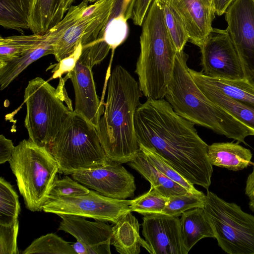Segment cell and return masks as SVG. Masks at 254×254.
<instances>
[{"instance_id":"6da1fadb","label":"cell","mask_w":254,"mask_h":254,"mask_svg":"<svg viewBox=\"0 0 254 254\" xmlns=\"http://www.w3.org/2000/svg\"><path fill=\"white\" fill-rule=\"evenodd\" d=\"M194 125L164 98L147 99L134 116L139 144L154 150L190 183L208 190L213 173L208 145Z\"/></svg>"},{"instance_id":"7a4b0ae2","label":"cell","mask_w":254,"mask_h":254,"mask_svg":"<svg viewBox=\"0 0 254 254\" xmlns=\"http://www.w3.org/2000/svg\"><path fill=\"white\" fill-rule=\"evenodd\" d=\"M107 89L104 112L97 129L99 139L111 162L128 163L139 151L134 116L143 94L138 82L120 65L111 72Z\"/></svg>"},{"instance_id":"3957f363","label":"cell","mask_w":254,"mask_h":254,"mask_svg":"<svg viewBox=\"0 0 254 254\" xmlns=\"http://www.w3.org/2000/svg\"><path fill=\"white\" fill-rule=\"evenodd\" d=\"M188 58L184 51L177 52L164 98L179 115L194 124L246 144L245 138L254 132L204 95L189 73Z\"/></svg>"},{"instance_id":"277c9868","label":"cell","mask_w":254,"mask_h":254,"mask_svg":"<svg viewBox=\"0 0 254 254\" xmlns=\"http://www.w3.org/2000/svg\"><path fill=\"white\" fill-rule=\"evenodd\" d=\"M141 26L140 52L135 70L139 88L147 99H163L178 51L158 0H152Z\"/></svg>"},{"instance_id":"5b68a950","label":"cell","mask_w":254,"mask_h":254,"mask_svg":"<svg viewBox=\"0 0 254 254\" xmlns=\"http://www.w3.org/2000/svg\"><path fill=\"white\" fill-rule=\"evenodd\" d=\"M49 151L57 162L59 173L65 175L111 162L96 127L74 110L62 124Z\"/></svg>"},{"instance_id":"8992f818","label":"cell","mask_w":254,"mask_h":254,"mask_svg":"<svg viewBox=\"0 0 254 254\" xmlns=\"http://www.w3.org/2000/svg\"><path fill=\"white\" fill-rule=\"evenodd\" d=\"M9 162L26 207L32 212L43 210L59 173L54 157L45 147L24 139L15 146Z\"/></svg>"},{"instance_id":"52a82bcc","label":"cell","mask_w":254,"mask_h":254,"mask_svg":"<svg viewBox=\"0 0 254 254\" xmlns=\"http://www.w3.org/2000/svg\"><path fill=\"white\" fill-rule=\"evenodd\" d=\"M58 93L57 89L39 77L29 80L24 90V126L29 139L48 150L62 124L72 111L64 104Z\"/></svg>"},{"instance_id":"ba28073f","label":"cell","mask_w":254,"mask_h":254,"mask_svg":"<svg viewBox=\"0 0 254 254\" xmlns=\"http://www.w3.org/2000/svg\"><path fill=\"white\" fill-rule=\"evenodd\" d=\"M219 246L229 254H254V216L207 191L204 207Z\"/></svg>"},{"instance_id":"9c48e42d","label":"cell","mask_w":254,"mask_h":254,"mask_svg":"<svg viewBox=\"0 0 254 254\" xmlns=\"http://www.w3.org/2000/svg\"><path fill=\"white\" fill-rule=\"evenodd\" d=\"M131 202V200L108 197L90 190L82 195L49 198L43 210L58 215H77L116 224L122 216L130 211Z\"/></svg>"},{"instance_id":"30bf717a","label":"cell","mask_w":254,"mask_h":254,"mask_svg":"<svg viewBox=\"0 0 254 254\" xmlns=\"http://www.w3.org/2000/svg\"><path fill=\"white\" fill-rule=\"evenodd\" d=\"M200 49L203 74L228 80L245 79L239 55L226 29L213 28Z\"/></svg>"},{"instance_id":"8fae6325","label":"cell","mask_w":254,"mask_h":254,"mask_svg":"<svg viewBox=\"0 0 254 254\" xmlns=\"http://www.w3.org/2000/svg\"><path fill=\"white\" fill-rule=\"evenodd\" d=\"M225 14L245 79L254 83V0H234Z\"/></svg>"},{"instance_id":"7c38bea8","label":"cell","mask_w":254,"mask_h":254,"mask_svg":"<svg viewBox=\"0 0 254 254\" xmlns=\"http://www.w3.org/2000/svg\"><path fill=\"white\" fill-rule=\"evenodd\" d=\"M71 175L73 179L88 189L110 198L125 199L131 197L136 189L133 175L121 164L115 162L77 171Z\"/></svg>"},{"instance_id":"4fadbf2b","label":"cell","mask_w":254,"mask_h":254,"mask_svg":"<svg viewBox=\"0 0 254 254\" xmlns=\"http://www.w3.org/2000/svg\"><path fill=\"white\" fill-rule=\"evenodd\" d=\"M58 216L62 218L59 230L70 234L76 240V242L72 245L76 254H111L112 227L104 221H90L77 215Z\"/></svg>"},{"instance_id":"5bb4252c","label":"cell","mask_w":254,"mask_h":254,"mask_svg":"<svg viewBox=\"0 0 254 254\" xmlns=\"http://www.w3.org/2000/svg\"><path fill=\"white\" fill-rule=\"evenodd\" d=\"M87 51L83 49L74 68L67 76L71 81L75 94L74 111L81 114L97 129L104 112V104L99 100Z\"/></svg>"},{"instance_id":"9a60e30c","label":"cell","mask_w":254,"mask_h":254,"mask_svg":"<svg viewBox=\"0 0 254 254\" xmlns=\"http://www.w3.org/2000/svg\"><path fill=\"white\" fill-rule=\"evenodd\" d=\"M114 0H106L92 14L80 17L67 28L56 42L54 55L60 62L72 54L79 44L82 46L95 41L104 27Z\"/></svg>"},{"instance_id":"2e32d148","label":"cell","mask_w":254,"mask_h":254,"mask_svg":"<svg viewBox=\"0 0 254 254\" xmlns=\"http://www.w3.org/2000/svg\"><path fill=\"white\" fill-rule=\"evenodd\" d=\"M142 235L151 254H187L182 242L180 218L162 213L144 215Z\"/></svg>"},{"instance_id":"e0dca14e","label":"cell","mask_w":254,"mask_h":254,"mask_svg":"<svg viewBox=\"0 0 254 254\" xmlns=\"http://www.w3.org/2000/svg\"><path fill=\"white\" fill-rule=\"evenodd\" d=\"M133 0H114L107 22L94 42L84 46L96 61L101 62L126 39L127 20L131 18Z\"/></svg>"},{"instance_id":"ac0fdd59","label":"cell","mask_w":254,"mask_h":254,"mask_svg":"<svg viewBox=\"0 0 254 254\" xmlns=\"http://www.w3.org/2000/svg\"><path fill=\"white\" fill-rule=\"evenodd\" d=\"M167 0L183 21L189 41L200 48L213 29L216 13L212 0Z\"/></svg>"},{"instance_id":"d6986e66","label":"cell","mask_w":254,"mask_h":254,"mask_svg":"<svg viewBox=\"0 0 254 254\" xmlns=\"http://www.w3.org/2000/svg\"><path fill=\"white\" fill-rule=\"evenodd\" d=\"M64 29L57 24L43 35L41 39L19 57L0 67V89H5L30 64L54 53L55 45Z\"/></svg>"},{"instance_id":"ffe728a7","label":"cell","mask_w":254,"mask_h":254,"mask_svg":"<svg viewBox=\"0 0 254 254\" xmlns=\"http://www.w3.org/2000/svg\"><path fill=\"white\" fill-rule=\"evenodd\" d=\"M131 212L125 214L112 227L111 244L121 254H138L140 247L151 254L148 244L139 235L138 220Z\"/></svg>"},{"instance_id":"44dd1931","label":"cell","mask_w":254,"mask_h":254,"mask_svg":"<svg viewBox=\"0 0 254 254\" xmlns=\"http://www.w3.org/2000/svg\"><path fill=\"white\" fill-rule=\"evenodd\" d=\"M207 156L212 166L238 171L248 167L252 153L239 142H216L208 145Z\"/></svg>"},{"instance_id":"7402d4cb","label":"cell","mask_w":254,"mask_h":254,"mask_svg":"<svg viewBox=\"0 0 254 254\" xmlns=\"http://www.w3.org/2000/svg\"><path fill=\"white\" fill-rule=\"evenodd\" d=\"M180 231L183 245L188 253L199 240L214 238V233L204 208L188 210L180 218Z\"/></svg>"},{"instance_id":"603a6c76","label":"cell","mask_w":254,"mask_h":254,"mask_svg":"<svg viewBox=\"0 0 254 254\" xmlns=\"http://www.w3.org/2000/svg\"><path fill=\"white\" fill-rule=\"evenodd\" d=\"M189 71L193 79L199 81L234 100L254 107V83L247 79L214 78L190 68Z\"/></svg>"},{"instance_id":"cb8c5ba5","label":"cell","mask_w":254,"mask_h":254,"mask_svg":"<svg viewBox=\"0 0 254 254\" xmlns=\"http://www.w3.org/2000/svg\"><path fill=\"white\" fill-rule=\"evenodd\" d=\"M128 165L147 180L151 186L167 197L190 192L156 169L150 163L140 148L135 158L128 162Z\"/></svg>"},{"instance_id":"d4e9b609","label":"cell","mask_w":254,"mask_h":254,"mask_svg":"<svg viewBox=\"0 0 254 254\" xmlns=\"http://www.w3.org/2000/svg\"><path fill=\"white\" fill-rule=\"evenodd\" d=\"M65 13L64 0H34L30 30L43 35L60 22Z\"/></svg>"},{"instance_id":"484cf974","label":"cell","mask_w":254,"mask_h":254,"mask_svg":"<svg viewBox=\"0 0 254 254\" xmlns=\"http://www.w3.org/2000/svg\"><path fill=\"white\" fill-rule=\"evenodd\" d=\"M194 81L213 103L221 107L254 132V107L225 96L218 90L199 81Z\"/></svg>"},{"instance_id":"4316f807","label":"cell","mask_w":254,"mask_h":254,"mask_svg":"<svg viewBox=\"0 0 254 254\" xmlns=\"http://www.w3.org/2000/svg\"><path fill=\"white\" fill-rule=\"evenodd\" d=\"M34 0H0V24L18 31L30 29Z\"/></svg>"},{"instance_id":"83f0119b","label":"cell","mask_w":254,"mask_h":254,"mask_svg":"<svg viewBox=\"0 0 254 254\" xmlns=\"http://www.w3.org/2000/svg\"><path fill=\"white\" fill-rule=\"evenodd\" d=\"M43 35L33 33L28 35L1 36L0 67L32 48L41 39Z\"/></svg>"},{"instance_id":"f1b7e54d","label":"cell","mask_w":254,"mask_h":254,"mask_svg":"<svg viewBox=\"0 0 254 254\" xmlns=\"http://www.w3.org/2000/svg\"><path fill=\"white\" fill-rule=\"evenodd\" d=\"M20 211L18 196L9 183L0 178V225H11L18 220Z\"/></svg>"},{"instance_id":"f546056e","label":"cell","mask_w":254,"mask_h":254,"mask_svg":"<svg viewBox=\"0 0 254 254\" xmlns=\"http://www.w3.org/2000/svg\"><path fill=\"white\" fill-rule=\"evenodd\" d=\"M164 13L166 27L178 52L183 51L189 35L179 15L167 0H158Z\"/></svg>"},{"instance_id":"4dcf8cb0","label":"cell","mask_w":254,"mask_h":254,"mask_svg":"<svg viewBox=\"0 0 254 254\" xmlns=\"http://www.w3.org/2000/svg\"><path fill=\"white\" fill-rule=\"evenodd\" d=\"M75 254L72 245L54 233L35 239L22 252L30 254Z\"/></svg>"},{"instance_id":"1f68e13d","label":"cell","mask_w":254,"mask_h":254,"mask_svg":"<svg viewBox=\"0 0 254 254\" xmlns=\"http://www.w3.org/2000/svg\"><path fill=\"white\" fill-rule=\"evenodd\" d=\"M205 202L206 195L202 191L171 196L169 197L168 201L161 213L179 217L188 210L204 208Z\"/></svg>"},{"instance_id":"d6a6232c","label":"cell","mask_w":254,"mask_h":254,"mask_svg":"<svg viewBox=\"0 0 254 254\" xmlns=\"http://www.w3.org/2000/svg\"><path fill=\"white\" fill-rule=\"evenodd\" d=\"M169 200L167 197L151 186L146 193L131 200L130 205L131 212H136L145 215L161 213Z\"/></svg>"},{"instance_id":"836d02e7","label":"cell","mask_w":254,"mask_h":254,"mask_svg":"<svg viewBox=\"0 0 254 254\" xmlns=\"http://www.w3.org/2000/svg\"><path fill=\"white\" fill-rule=\"evenodd\" d=\"M139 144L140 149L150 163L162 174L182 186L190 192L198 193L200 191L196 190L194 188V185L188 182L154 150L141 144Z\"/></svg>"},{"instance_id":"e575fe53","label":"cell","mask_w":254,"mask_h":254,"mask_svg":"<svg viewBox=\"0 0 254 254\" xmlns=\"http://www.w3.org/2000/svg\"><path fill=\"white\" fill-rule=\"evenodd\" d=\"M89 191L88 188L66 175L61 179L57 178L55 180L48 199L79 196L86 194Z\"/></svg>"},{"instance_id":"d590c367","label":"cell","mask_w":254,"mask_h":254,"mask_svg":"<svg viewBox=\"0 0 254 254\" xmlns=\"http://www.w3.org/2000/svg\"><path fill=\"white\" fill-rule=\"evenodd\" d=\"M18 220L11 225H0V254H18L17 237Z\"/></svg>"},{"instance_id":"8d00e7d4","label":"cell","mask_w":254,"mask_h":254,"mask_svg":"<svg viewBox=\"0 0 254 254\" xmlns=\"http://www.w3.org/2000/svg\"><path fill=\"white\" fill-rule=\"evenodd\" d=\"M82 52V45L80 42L74 52L57 64L54 70L53 78H61L62 75L72 70Z\"/></svg>"},{"instance_id":"74e56055","label":"cell","mask_w":254,"mask_h":254,"mask_svg":"<svg viewBox=\"0 0 254 254\" xmlns=\"http://www.w3.org/2000/svg\"><path fill=\"white\" fill-rule=\"evenodd\" d=\"M153 0H133L131 19L133 23L141 26Z\"/></svg>"},{"instance_id":"f35d334b","label":"cell","mask_w":254,"mask_h":254,"mask_svg":"<svg viewBox=\"0 0 254 254\" xmlns=\"http://www.w3.org/2000/svg\"><path fill=\"white\" fill-rule=\"evenodd\" d=\"M15 146L12 140L3 134L0 135V163L9 162L12 158Z\"/></svg>"},{"instance_id":"ab89813d","label":"cell","mask_w":254,"mask_h":254,"mask_svg":"<svg viewBox=\"0 0 254 254\" xmlns=\"http://www.w3.org/2000/svg\"><path fill=\"white\" fill-rule=\"evenodd\" d=\"M245 194L249 199L250 208L254 212V165L246 181Z\"/></svg>"},{"instance_id":"60d3db41","label":"cell","mask_w":254,"mask_h":254,"mask_svg":"<svg viewBox=\"0 0 254 254\" xmlns=\"http://www.w3.org/2000/svg\"><path fill=\"white\" fill-rule=\"evenodd\" d=\"M234 0H212L215 13L218 16L224 14L228 7Z\"/></svg>"},{"instance_id":"b9f144b4","label":"cell","mask_w":254,"mask_h":254,"mask_svg":"<svg viewBox=\"0 0 254 254\" xmlns=\"http://www.w3.org/2000/svg\"><path fill=\"white\" fill-rule=\"evenodd\" d=\"M75 0H64V7L66 12L71 6V4Z\"/></svg>"},{"instance_id":"7bdbcfd3","label":"cell","mask_w":254,"mask_h":254,"mask_svg":"<svg viewBox=\"0 0 254 254\" xmlns=\"http://www.w3.org/2000/svg\"><path fill=\"white\" fill-rule=\"evenodd\" d=\"M86 0L88 2H94L99 0Z\"/></svg>"}]
</instances>
